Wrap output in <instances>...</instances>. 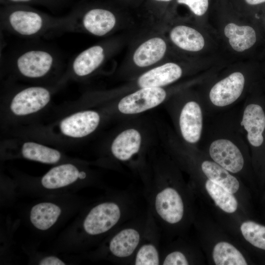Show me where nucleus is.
Listing matches in <instances>:
<instances>
[{
	"label": "nucleus",
	"mask_w": 265,
	"mask_h": 265,
	"mask_svg": "<svg viewBox=\"0 0 265 265\" xmlns=\"http://www.w3.org/2000/svg\"><path fill=\"white\" fill-rule=\"evenodd\" d=\"M245 1L250 5H257L265 2V0H245Z\"/></svg>",
	"instance_id": "obj_30"
},
{
	"label": "nucleus",
	"mask_w": 265,
	"mask_h": 265,
	"mask_svg": "<svg viewBox=\"0 0 265 265\" xmlns=\"http://www.w3.org/2000/svg\"><path fill=\"white\" fill-rule=\"evenodd\" d=\"M198 147L210 159L240 179L250 191L258 185L248 146L238 123L237 111L222 114L205 123Z\"/></svg>",
	"instance_id": "obj_2"
},
{
	"label": "nucleus",
	"mask_w": 265,
	"mask_h": 265,
	"mask_svg": "<svg viewBox=\"0 0 265 265\" xmlns=\"http://www.w3.org/2000/svg\"><path fill=\"white\" fill-rule=\"evenodd\" d=\"M101 116L94 110L75 113L63 119L60 125L62 132L68 136L80 138L93 132L99 126Z\"/></svg>",
	"instance_id": "obj_17"
},
{
	"label": "nucleus",
	"mask_w": 265,
	"mask_h": 265,
	"mask_svg": "<svg viewBox=\"0 0 265 265\" xmlns=\"http://www.w3.org/2000/svg\"><path fill=\"white\" fill-rule=\"evenodd\" d=\"M263 198L265 200V195L263 196Z\"/></svg>",
	"instance_id": "obj_34"
},
{
	"label": "nucleus",
	"mask_w": 265,
	"mask_h": 265,
	"mask_svg": "<svg viewBox=\"0 0 265 265\" xmlns=\"http://www.w3.org/2000/svg\"><path fill=\"white\" fill-rule=\"evenodd\" d=\"M53 62L52 56L43 51H30L18 59L17 65L24 76L32 78L41 77L50 70Z\"/></svg>",
	"instance_id": "obj_19"
},
{
	"label": "nucleus",
	"mask_w": 265,
	"mask_h": 265,
	"mask_svg": "<svg viewBox=\"0 0 265 265\" xmlns=\"http://www.w3.org/2000/svg\"><path fill=\"white\" fill-rule=\"evenodd\" d=\"M124 124L113 137L110 146L111 158L120 171L128 169L140 177L143 189L151 178L150 151L153 139L152 128L140 119Z\"/></svg>",
	"instance_id": "obj_4"
},
{
	"label": "nucleus",
	"mask_w": 265,
	"mask_h": 265,
	"mask_svg": "<svg viewBox=\"0 0 265 265\" xmlns=\"http://www.w3.org/2000/svg\"><path fill=\"white\" fill-rule=\"evenodd\" d=\"M169 35L176 46L186 51L199 52L205 46V39L202 34L188 26H177L171 29Z\"/></svg>",
	"instance_id": "obj_23"
},
{
	"label": "nucleus",
	"mask_w": 265,
	"mask_h": 265,
	"mask_svg": "<svg viewBox=\"0 0 265 265\" xmlns=\"http://www.w3.org/2000/svg\"><path fill=\"white\" fill-rule=\"evenodd\" d=\"M209 0H177L179 3L186 5L196 15L201 16L205 14L209 6Z\"/></svg>",
	"instance_id": "obj_28"
},
{
	"label": "nucleus",
	"mask_w": 265,
	"mask_h": 265,
	"mask_svg": "<svg viewBox=\"0 0 265 265\" xmlns=\"http://www.w3.org/2000/svg\"><path fill=\"white\" fill-rule=\"evenodd\" d=\"M50 100V92L46 88L29 87L14 96L10 105V109L17 115H26L41 109L47 105Z\"/></svg>",
	"instance_id": "obj_16"
},
{
	"label": "nucleus",
	"mask_w": 265,
	"mask_h": 265,
	"mask_svg": "<svg viewBox=\"0 0 265 265\" xmlns=\"http://www.w3.org/2000/svg\"><path fill=\"white\" fill-rule=\"evenodd\" d=\"M87 175L80 171L74 165L67 163L55 166L45 174L41 180V185L49 190L65 188L79 180H84Z\"/></svg>",
	"instance_id": "obj_18"
},
{
	"label": "nucleus",
	"mask_w": 265,
	"mask_h": 265,
	"mask_svg": "<svg viewBox=\"0 0 265 265\" xmlns=\"http://www.w3.org/2000/svg\"><path fill=\"white\" fill-rule=\"evenodd\" d=\"M12 27L19 33L31 35L42 28L43 19L37 13L28 10H18L12 12L9 17Z\"/></svg>",
	"instance_id": "obj_25"
},
{
	"label": "nucleus",
	"mask_w": 265,
	"mask_h": 265,
	"mask_svg": "<svg viewBox=\"0 0 265 265\" xmlns=\"http://www.w3.org/2000/svg\"><path fill=\"white\" fill-rule=\"evenodd\" d=\"M147 218V208L125 222L104 240L98 255L119 264H129L137 250L144 234Z\"/></svg>",
	"instance_id": "obj_9"
},
{
	"label": "nucleus",
	"mask_w": 265,
	"mask_h": 265,
	"mask_svg": "<svg viewBox=\"0 0 265 265\" xmlns=\"http://www.w3.org/2000/svg\"><path fill=\"white\" fill-rule=\"evenodd\" d=\"M184 75V70L178 64L168 62L152 68L141 75L135 82V89L165 87L175 82Z\"/></svg>",
	"instance_id": "obj_15"
},
{
	"label": "nucleus",
	"mask_w": 265,
	"mask_h": 265,
	"mask_svg": "<svg viewBox=\"0 0 265 265\" xmlns=\"http://www.w3.org/2000/svg\"><path fill=\"white\" fill-rule=\"evenodd\" d=\"M249 86V78L243 71L237 70L211 83L200 94L206 116H211L228 109L244 97Z\"/></svg>",
	"instance_id": "obj_10"
},
{
	"label": "nucleus",
	"mask_w": 265,
	"mask_h": 265,
	"mask_svg": "<svg viewBox=\"0 0 265 265\" xmlns=\"http://www.w3.org/2000/svg\"><path fill=\"white\" fill-rule=\"evenodd\" d=\"M104 57V49L101 46L91 47L75 58L73 65L74 71L80 77L89 75L101 64Z\"/></svg>",
	"instance_id": "obj_26"
},
{
	"label": "nucleus",
	"mask_w": 265,
	"mask_h": 265,
	"mask_svg": "<svg viewBox=\"0 0 265 265\" xmlns=\"http://www.w3.org/2000/svg\"><path fill=\"white\" fill-rule=\"evenodd\" d=\"M224 33L231 48L237 52L247 50L256 42V31L249 26L229 23L225 26Z\"/></svg>",
	"instance_id": "obj_22"
},
{
	"label": "nucleus",
	"mask_w": 265,
	"mask_h": 265,
	"mask_svg": "<svg viewBox=\"0 0 265 265\" xmlns=\"http://www.w3.org/2000/svg\"><path fill=\"white\" fill-rule=\"evenodd\" d=\"M155 0L159 1H170L171 0Z\"/></svg>",
	"instance_id": "obj_32"
},
{
	"label": "nucleus",
	"mask_w": 265,
	"mask_h": 265,
	"mask_svg": "<svg viewBox=\"0 0 265 265\" xmlns=\"http://www.w3.org/2000/svg\"><path fill=\"white\" fill-rule=\"evenodd\" d=\"M10 1L14 2H27L31 0H10Z\"/></svg>",
	"instance_id": "obj_31"
},
{
	"label": "nucleus",
	"mask_w": 265,
	"mask_h": 265,
	"mask_svg": "<svg viewBox=\"0 0 265 265\" xmlns=\"http://www.w3.org/2000/svg\"><path fill=\"white\" fill-rule=\"evenodd\" d=\"M165 152L189 178L203 177L236 195L251 213V191L238 177L210 159L198 146L183 142L174 130L166 125H157Z\"/></svg>",
	"instance_id": "obj_3"
},
{
	"label": "nucleus",
	"mask_w": 265,
	"mask_h": 265,
	"mask_svg": "<svg viewBox=\"0 0 265 265\" xmlns=\"http://www.w3.org/2000/svg\"><path fill=\"white\" fill-rule=\"evenodd\" d=\"M66 263L60 258L54 256H49L41 259L38 262L40 265H64Z\"/></svg>",
	"instance_id": "obj_29"
},
{
	"label": "nucleus",
	"mask_w": 265,
	"mask_h": 265,
	"mask_svg": "<svg viewBox=\"0 0 265 265\" xmlns=\"http://www.w3.org/2000/svg\"><path fill=\"white\" fill-rule=\"evenodd\" d=\"M161 233L160 229L147 207V218L145 231L139 245L130 265H160Z\"/></svg>",
	"instance_id": "obj_14"
},
{
	"label": "nucleus",
	"mask_w": 265,
	"mask_h": 265,
	"mask_svg": "<svg viewBox=\"0 0 265 265\" xmlns=\"http://www.w3.org/2000/svg\"><path fill=\"white\" fill-rule=\"evenodd\" d=\"M263 195H265V191H264V193H263Z\"/></svg>",
	"instance_id": "obj_33"
},
{
	"label": "nucleus",
	"mask_w": 265,
	"mask_h": 265,
	"mask_svg": "<svg viewBox=\"0 0 265 265\" xmlns=\"http://www.w3.org/2000/svg\"><path fill=\"white\" fill-rule=\"evenodd\" d=\"M61 208L51 202H42L34 205L29 213V220L37 229L45 231L52 228L62 213Z\"/></svg>",
	"instance_id": "obj_21"
},
{
	"label": "nucleus",
	"mask_w": 265,
	"mask_h": 265,
	"mask_svg": "<svg viewBox=\"0 0 265 265\" xmlns=\"http://www.w3.org/2000/svg\"><path fill=\"white\" fill-rule=\"evenodd\" d=\"M193 225L197 242L210 265H248L255 263L251 254L226 231L203 206L198 207Z\"/></svg>",
	"instance_id": "obj_5"
},
{
	"label": "nucleus",
	"mask_w": 265,
	"mask_h": 265,
	"mask_svg": "<svg viewBox=\"0 0 265 265\" xmlns=\"http://www.w3.org/2000/svg\"><path fill=\"white\" fill-rule=\"evenodd\" d=\"M151 178L144 190L150 210L161 232L169 239L186 235L198 209L197 199L182 171L165 152L150 155Z\"/></svg>",
	"instance_id": "obj_1"
},
{
	"label": "nucleus",
	"mask_w": 265,
	"mask_h": 265,
	"mask_svg": "<svg viewBox=\"0 0 265 265\" xmlns=\"http://www.w3.org/2000/svg\"><path fill=\"white\" fill-rule=\"evenodd\" d=\"M173 96L165 87L141 88L119 97L112 109L120 119H132L164 105Z\"/></svg>",
	"instance_id": "obj_11"
},
{
	"label": "nucleus",
	"mask_w": 265,
	"mask_h": 265,
	"mask_svg": "<svg viewBox=\"0 0 265 265\" xmlns=\"http://www.w3.org/2000/svg\"><path fill=\"white\" fill-rule=\"evenodd\" d=\"M166 48V44L162 38H150L136 49L133 55V62L141 68L152 65L163 57Z\"/></svg>",
	"instance_id": "obj_20"
},
{
	"label": "nucleus",
	"mask_w": 265,
	"mask_h": 265,
	"mask_svg": "<svg viewBox=\"0 0 265 265\" xmlns=\"http://www.w3.org/2000/svg\"><path fill=\"white\" fill-rule=\"evenodd\" d=\"M135 200L128 192H120L93 205L81 224V234L88 241L106 237L136 213Z\"/></svg>",
	"instance_id": "obj_7"
},
{
	"label": "nucleus",
	"mask_w": 265,
	"mask_h": 265,
	"mask_svg": "<svg viewBox=\"0 0 265 265\" xmlns=\"http://www.w3.org/2000/svg\"><path fill=\"white\" fill-rule=\"evenodd\" d=\"M186 235L173 238L161 248V265H189L204 264V253L197 241L186 238Z\"/></svg>",
	"instance_id": "obj_13"
},
{
	"label": "nucleus",
	"mask_w": 265,
	"mask_h": 265,
	"mask_svg": "<svg viewBox=\"0 0 265 265\" xmlns=\"http://www.w3.org/2000/svg\"><path fill=\"white\" fill-rule=\"evenodd\" d=\"M239 130L248 146L258 188L265 190V97L252 91L237 111Z\"/></svg>",
	"instance_id": "obj_6"
},
{
	"label": "nucleus",
	"mask_w": 265,
	"mask_h": 265,
	"mask_svg": "<svg viewBox=\"0 0 265 265\" xmlns=\"http://www.w3.org/2000/svg\"><path fill=\"white\" fill-rule=\"evenodd\" d=\"M82 23L85 28L96 36H103L114 27L116 18L110 11L95 8L88 11L84 16Z\"/></svg>",
	"instance_id": "obj_24"
},
{
	"label": "nucleus",
	"mask_w": 265,
	"mask_h": 265,
	"mask_svg": "<svg viewBox=\"0 0 265 265\" xmlns=\"http://www.w3.org/2000/svg\"><path fill=\"white\" fill-rule=\"evenodd\" d=\"M22 154L26 159L47 164L55 163L61 158L57 150L32 142L23 144Z\"/></svg>",
	"instance_id": "obj_27"
},
{
	"label": "nucleus",
	"mask_w": 265,
	"mask_h": 265,
	"mask_svg": "<svg viewBox=\"0 0 265 265\" xmlns=\"http://www.w3.org/2000/svg\"><path fill=\"white\" fill-rule=\"evenodd\" d=\"M215 219L251 254L265 256V224L248 216Z\"/></svg>",
	"instance_id": "obj_12"
},
{
	"label": "nucleus",
	"mask_w": 265,
	"mask_h": 265,
	"mask_svg": "<svg viewBox=\"0 0 265 265\" xmlns=\"http://www.w3.org/2000/svg\"><path fill=\"white\" fill-rule=\"evenodd\" d=\"M164 105L178 137L186 144L198 147L207 117L200 94L179 93L174 95Z\"/></svg>",
	"instance_id": "obj_8"
}]
</instances>
